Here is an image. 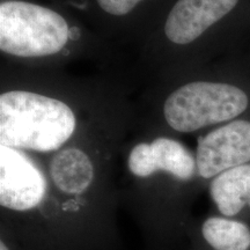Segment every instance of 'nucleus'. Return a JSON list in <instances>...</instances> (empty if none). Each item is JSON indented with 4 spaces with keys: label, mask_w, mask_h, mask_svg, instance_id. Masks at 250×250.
I'll use <instances>...</instances> for the list:
<instances>
[{
    "label": "nucleus",
    "mask_w": 250,
    "mask_h": 250,
    "mask_svg": "<svg viewBox=\"0 0 250 250\" xmlns=\"http://www.w3.org/2000/svg\"><path fill=\"white\" fill-rule=\"evenodd\" d=\"M0 250H9V249L7 248V246H5L4 242H1L0 243Z\"/></svg>",
    "instance_id": "nucleus-12"
},
{
    "label": "nucleus",
    "mask_w": 250,
    "mask_h": 250,
    "mask_svg": "<svg viewBox=\"0 0 250 250\" xmlns=\"http://www.w3.org/2000/svg\"><path fill=\"white\" fill-rule=\"evenodd\" d=\"M248 103L247 94L236 86L192 81L168 96L164 116L173 130L190 133L240 116L248 108Z\"/></svg>",
    "instance_id": "nucleus-3"
},
{
    "label": "nucleus",
    "mask_w": 250,
    "mask_h": 250,
    "mask_svg": "<svg viewBox=\"0 0 250 250\" xmlns=\"http://www.w3.org/2000/svg\"><path fill=\"white\" fill-rule=\"evenodd\" d=\"M46 181L36 165L20 149L0 145V204L28 211L43 201Z\"/></svg>",
    "instance_id": "nucleus-5"
},
{
    "label": "nucleus",
    "mask_w": 250,
    "mask_h": 250,
    "mask_svg": "<svg viewBox=\"0 0 250 250\" xmlns=\"http://www.w3.org/2000/svg\"><path fill=\"white\" fill-rule=\"evenodd\" d=\"M77 117L66 103L27 90L0 95V144L35 152L57 151L73 136Z\"/></svg>",
    "instance_id": "nucleus-1"
},
{
    "label": "nucleus",
    "mask_w": 250,
    "mask_h": 250,
    "mask_svg": "<svg viewBox=\"0 0 250 250\" xmlns=\"http://www.w3.org/2000/svg\"><path fill=\"white\" fill-rule=\"evenodd\" d=\"M247 204L249 205V208H250V197H249V199H248V203H247Z\"/></svg>",
    "instance_id": "nucleus-13"
},
{
    "label": "nucleus",
    "mask_w": 250,
    "mask_h": 250,
    "mask_svg": "<svg viewBox=\"0 0 250 250\" xmlns=\"http://www.w3.org/2000/svg\"><path fill=\"white\" fill-rule=\"evenodd\" d=\"M127 167L134 176H152L166 171L176 179L188 181L195 174L196 158L183 144L177 140L159 137L152 143H142L131 149Z\"/></svg>",
    "instance_id": "nucleus-6"
},
{
    "label": "nucleus",
    "mask_w": 250,
    "mask_h": 250,
    "mask_svg": "<svg viewBox=\"0 0 250 250\" xmlns=\"http://www.w3.org/2000/svg\"><path fill=\"white\" fill-rule=\"evenodd\" d=\"M202 234L214 250H247L250 247L249 227L232 219L208 218L203 224Z\"/></svg>",
    "instance_id": "nucleus-10"
},
{
    "label": "nucleus",
    "mask_w": 250,
    "mask_h": 250,
    "mask_svg": "<svg viewBox=\"0 0 250 250\" xmlns=\"http://www.w3.org/2000/svg\"><path fill=\"white\" fill-rule=\"evenodd\" d=\"M197 170L203 179H212L250 162V122L232 121L198 139Z\"/></svg>",
    "instance_id": "nucleus-4"
},
{
    "label": "nucleus",
    "mask_w": 250,
    "mask_h": 250,
    "mask_svg": "<svg viewBox=\"0 0 250 250\" xmlns=\"http://www.w3.org/2000/svg\"><path fill=\"white\" fill-rule=\"evenodd\" d=\"M96 1L105 13L122 17L129 14L143 0H96Z\"/></svg>",
    "instance_id": "nucleus-11"
},
{
    "label": "nucleus",
    "mask_w": 250,
    "mask_h": 250,
    "mask_svg": "<svg viewBox=\"0 0 250 250\" xmlns=\"http://www.w3.org/2000/svg\"><path fill=\"white\" fill-rule=\"evenodd\" d=\"M67 21L57 12L27 1L0 5V50L21 58H39L61 52L70 40Z\"/></svg>",
    "instance_id": "nucleus-2"
},
{
    "label": "nucleus",
    "mask_w": 250,
    "mask_h": 250,
    "mask_svg": "<svg viewBox=\"0 0 250 250\" xmlns=\"http://www.w3.org/2000/svg\"><path fill=\"white\" fill-rule=\"evenodd\" d=\"M212 199L226 217L240 213L250 197V164L217 175L210 186Z\"/></svg>",
    "instance_id": "nucleus-9"
},
{
    "label": "nucleus",
    "mask_w": 250,
    "mask_h": 250,
    "mask_svg": "<svg viewBox=\"0 0 250 250\" xmlns=\"http://www.w3.org/2000/svg\"><path fill=\"white\" fill-rule=\"evenodd\" d=\"M239 0H179L165 22V35L171 43L186 45L226 17Z\"/></svg>",
    "instance_id": "nucleus-7"
},
{
    "label": "nucleus",
    "mask_w": 250,
    "mask_h": 250,
    "mask_svg": "<svg viewBox=\"0 0 250 250\" xmlns=\"http://www.w3.org/2000/svg\"><path fill=\"white\" fill-rule=\"evenodd\" d=\"M50 174L55 186L67 195H80L94 180V166L85 152L76 147L62 148L52 156Z\"/></svg>",
    "instance_id": "nucleus-8"
}]
</instances>
